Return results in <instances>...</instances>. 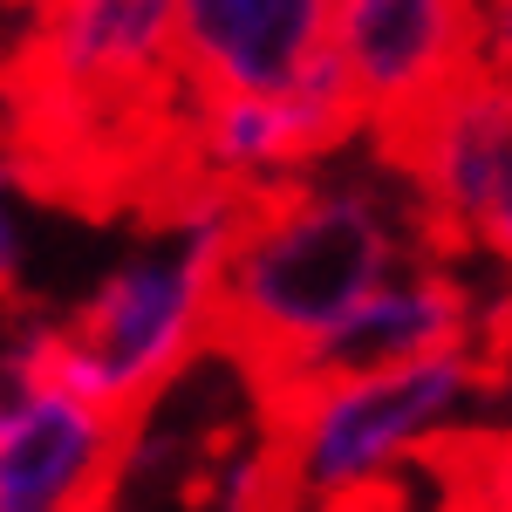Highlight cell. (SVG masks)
<instances>
[{
    "label": "cell",
    "mask_w": 512,
    "mask_h": 512,
    "mask_svg": "<svg viewBox=\"0 0 512 512\" xmlns=\"http://www.w3.org/2000/svg\"><path fill=\"white\" fill-rule=\"evenodd\" d=\"M431 219L403 185V171H301L274 192H253L226 274H219V342L274 383L321 335L424 260Z\"/></svg>",
    "instance_id": "6da1fadb"
},
{
    "label": "cell",
    "mask_w": 512,
    "mask_h": 512,
    "mask_svg": "<svg viewBox=\"0 0 512 512\" xmlns=\"http://www.w3.org/2000/svg\"><path fill=\"white\" fill-rule=\"evenodd\" d=\"M253 192L219 178H185L158 239L123 253L62 321L21 328L7 369L69 383L76 396L137 417L185 376L205 342H219V274L246 226Z\"/></svg>",
    "instance_id": "7a4b0ae2"
},
{
    "label": "cell",
    "mask_w": 512,
    "mask_h": 512,
    "mask_svg": "<svg viewBox=\"0 0 512 512\" xmlns=\"http://www.w3.org/2000/svg\"><path fill=\"white\" fill-rule=\"evenodd\" d=\"M485 396H492V369L472 342L383 369L274 383L267 458L280 499L355 506L369 492H390L417 458L444 451L451 437H472Z\"/></svg>",
    "instance_id": "3957f363"
},
{
    "label": "cell",
    "mask_w": 512,
    "mask_h": 512,
    "mask_svg": "<svg viewBox=\"0 0 512 512\" xmlns=\"http://www.w3.org/2000/svg\"><path fill=\"white\" fill-rule=\"evenodd\" d=\"M178 62V0H35L14 55V103L28 123H62L82 137L89 123L151 117L185 96Z\"/></svg>",
    "instance_id": "277c9868"
},
{
    "label": "cell",
    "mask_w": 512,
    "mask_h": 512,
    "mask_svg": "<svg viewBox=\"0 0 512 512\" xmlns=\"http://www.w3.org/2000/svg\"><path fill=\"white\" fill-rule=\"evenodd\" d=\"M376 144L431 219V239L512 267V76L465 69L424 110L376 130Z\"/></svg>",
    "instance_id": "5b68a950"
},
{
    "label": "cell",
    "mask_w": 512,
    "mask_h": 512,
    "mask_svg": "<svg viewBox=\"0 0 512 512\" xmlns=\"http://www.w3.org/2000/svg\"><path fill=\"white\" fill-rule=\"evenodd\" d=\"M369 130V110L355 96L349 62L328 48L315 69L287 89H192L178 144L192 171L185 178H219L239 192H274L301 178L308 164L335 158L349 137Z\"/></svg>",
    "instance_id": "8992f818"
},
{
    "label": "cell",
    "mask_w": 512,
    "mask_h": 512,
    "mask_svg": "<svg viewBox=\"0 0 512 512\" xmlns=\"http://www.w3.org/2000/svg\"><path fill=\"white\" fill-rule=\"evenodd\" d=\"M117 410L76 396L69 383L7 369L0 396V512H82L103 506L123 472Z\"/></svg>",
    "instance_id": "52a82bcc"
},
{
    "label": "cell",
    "mask_w": 512,
    "mask_h": 512,
    "mask_svg": "<svg viewBox=\"0 0 512 512\" xmlns=\"http://www.w3.org/2000/svg\"><path fill=\"white\" fill-rule=\"evenodd\" d=\"M335 55L349 62L376 137L478 69V0H342Z\"/></svg>",
    "instance_id": "ba28073f"
},
{
    "label": "cell",
    "mask_w": 512,
    "mask_h": 512,
    "mask_svg": "<svg viewBox=\"0 0 512 512\" xmlns=\"http://www.w3.org/2000/svg\"><path fill=\"white\" fill-rule=\"evenodd\" d=\"M342 0H178L192 89H287L335 48Z\"/></svg>",
    "instance_id": "9c48e42d"
},
{
    "label": "cell",
    "mask_w": 512,
    "mask_h": 512,
    "mask_svg": "<svg viewBox=\"0 0 512 512\" xmlns=\"http://www.w3.org/2000/svg\"><path fill=\"white\" fill-rule=\"evenodd\" d=\"M478 335V308L472 287L437 267L431 253L410 260L403 274H390L362 308H355L335 335H321L315 349L294 369H280L274 383H308V376H349V369H383V362H410V355H437V349H465ZM267 383V390H274Z\"/></svg>",
    "instance_id": "30bf717a"
},
{
    "label": "cell",
    "mask_w": 512,
    "mask_h": 512,
    "mask_svg": "<svg viewBox=\"0 0 512 512\" xmlns=\"http://www.w3.org/2000/svg\"><path fill=\"white\" fill-rule=\"evenodd\" d=\"M478 444H485V451L472 458V499L512 512V424L499 437H478Z\"/></svg>",
    "instance_id": "8fae6325"
},
{
    "label": "cell",
    "mask_w": 512,
    "mask_h": 512,
    "mask_svg": "<svg viewBox=\"0 0 512 512\" xmlns=\"http://www.w3.org/2000/svg\"><path fill=\"white\" fill-rule=\"evenodd\" d=\"M478 69L512 76V0H478Z\"/></svg>",
    "instance_id": "7c38bea8"
}]
</instances>
